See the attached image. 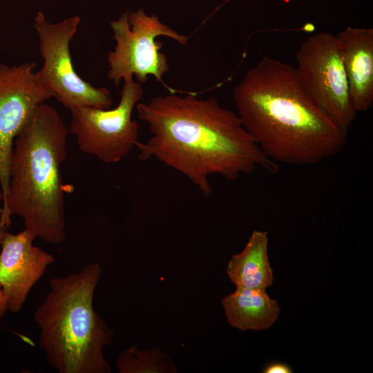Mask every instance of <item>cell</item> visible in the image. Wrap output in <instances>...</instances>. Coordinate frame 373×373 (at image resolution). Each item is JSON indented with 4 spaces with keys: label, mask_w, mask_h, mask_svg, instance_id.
Here are the masks:
<instances>
[{
    "label": "cell",
    "mask_w": 373,
    "mask_h": 373,
    "mask_svg": "<svg viewBox=\"0 0 373 373\" xmlns=\"http://www.w3.org/2000/svg\"><path fill=\"white\" fill-rule=\"evenodd\" d=\"M123 81L120 99L114 108L77 106L69 110V131L75 135L79 149L106 164L119 162L139 142V124L132 114L143 97L144 89L133 77Z\"/></svg>",
    "instance_id": "7"
},
{
    "label": "cell",
    "mask_w": 373,
    "mask_h": 373,
    "mask_svg": "<svg viewBox=\"0 0 373 373\" xmlns=\"http://www.w3.org/2000/svg\"><path fill=\"white\" fill-rule=\"evenodd\" d=\"M335 36L353 108L366 111L373 103V29L349 26Z\"/></svg>",
    "instance_id": "11"
},
{
    "label": "cell",
    "mask_w": 373,
    "mask_h": 373,
    "mask_svg": "<svg viewBox=\"0 0 373 373\" xmlns=\"http://www.w3.org/2000/svg\"><path fill=\"white\" fill-rule=\"evenodd\" d=\"M296 60L297 76L307 93L347 133L357 113L336 36L327 32L310 36L300 45Z\"/></svg>",
    "instance_id": "8"
},
{
    "label": "cell",
    "mask_w": 373,
    "mask_h": 373,
    "mask_svg": "<svg viewBox=\"0 0 373 373\" xmlns=\"http://www.w3.org/2000/svg\"><path fill=\"white\" fill-rule=\"evenodd\" d=\"M4 231L3 228L0 227V245ZM7 312L5 296L0 287V318H2Z\"/></svg>",
    "instance_id": "16"
},
{
    "label": "cell",
    "mask_w": 373,
    "mask_h": 373,
    "mask_svg": "<svg viewBox=\"0 0 373 373\" xmlns=\"http://www.w3.org/2000/svg\"><path fill=\"white\" fill-rule=\"evenodd\" d=\"M98 262L50 280V289L34 314L39 345L48 365L59 373H110L104 348L114 331L93 307L102 275Z\"/></svg>",
    "instance_id": "4"
},
{
    "label": "cell",
    "mask_w": 373,
    "mask_h": 373,
    "mask_svg": "<svg viewBox=\"0 0 373 373\" xmlns=\"http://www.w3.org/2000/svg\"><path fill=\"white\" fill-rule=\"evenodd\" d=\"M265 373H291V367L283 362H274L268 364L263 369Z\"/></svg>",
    "instance_id": "15"
},
{
    "label": "cell",
    "mask_w": 373,
    "mask_h": 373,
    "mask_svg": "<svg viewBox=\"0 0 373 373\" xmlns=\"http://www.w3.org/2000/svg\"><path fill=\"white\" fill-rule=\"evenodd\" d=\"M68 130L57 110L39 104L16 137L8 193L0 213V227L17 215L36 238L52 245L66 238L65 186L61 165L66 156Z\"/></svg>",
    "instance_id": "3"
},
{
    "label": "cell",
    "mask_w": 373,
    "mask_h": 373,
    "mask_svg": "<svg viewBox=\"0 0 373 373\" xmlns=\"http://www.w3.org/2000/svg\"><path fill=\"white\" fill-rule=\"evenodd\" d=\"M80 21L79 16L73 15L52 23L42 11L37 12L33 26L44 59L43 66L37 74L42 84L68 110L77 106L109 108L113 102L110 90L86 82L73 67L70 43Z\"/></svg>",
    "instance_id": "6"
},
{
    "label": "cell",
    "mask_w": 373,
    "mask_h": 373,
    "mask_svg": "<svg viewBox=\"0 0 373 373\" xmlns=\"http://www.w3.org/2000/svg\"><path fill=\"white\" fill-rule=\"evenodd\" d=\"M227 323L241 331H263L278 320L280 308L265 289L236 287L221 300Z\"/></svg>",
    "instance_id": "12"
},
{
    "label": "cell",
    "mask_w": 373,
    "mask_h": 373,
    "mask_svg": "<svg viewBox=\"0 0 373 373\" xmlns=\"http://www.w3.org/2000/svg\"><path fill=\"white\" fill-rule=\"evenodd\" d=\"M119 373H176L171 357L159 347L139 350L132 346L123 350L117 360Z\"/></svg>",
    "instance_id": "14"
},
{
    "label": "cell",
    "mask_w": 373,
    "mask_h": 373,
    "mask_svg": "<svg viewBox=\"0 0 373 373\" xmlns=\"http://www.w3.org/2000/svg\"><path fill=\"white\" fill-rule=\"evenodd\" d=\"M232 93L245 128L277 163L316 164L346 144L347 133L310 97L289 64L264 57Z\"/></svg>",
    "instance_id": "2"
},
{
    "label": "cell",
    "mask_w": 373,
    "mask_h": 373,
    "mask_svg": "<svg viewBox=\"0 0 373 373\" xmlns=\"http://www.w3.org/2000/svg\"><path fill=\"white\" fill-rule=\"evenodd\" d=\"M36 236L25 228L17 234L4 231L0 251V287L7 311L19 312L31 289L55 262L52 254L33 245Z\"/></svg>",
    "instance_id": "10"
},
{
    "label": "cell",
    "mask_w": 373,
    "mask_h": 373,
    "mask_svg": "<svg viewBox=\"0 0 373 373\" xmlns=\"http://www.w3.org/2000/svg\"><path fill=\"white\" fill-rule=\"evenodd\" d=\"M36 64L0 65V185L2 207L10 184L11 160L16 137L33 116L37 107L54 93L35 71Z\"/></svg>",
    "instance_id": "9"
},
{
    "label": "cell",
    "mask_w": 373,
    "mask_h": 373,
    "mask_svg": "<svg viewBox=\"0 0 373 373\" xmlns=\"http://www.w3.org/2000/svg\"><path fill=\"white\" fill-rule=\"evenodd\" d=\"M135 108L151 133L146 142L137 143L138 159L155 158L178 171L206 197L212 192L210 175L233 181L258 168L278 171L277 162L261 151L238 114L215 97L169 94Z\"/></svg>",
    "instance_id": "1"
},
{
    "label": "cell",
    "mask_w": 373,
    "mask_h": 373,
    "mask_svg": "<svg viewBox=\"0 0 373 373\" xmlns=\"http://www.w3.org/2000/svg\"><path fill=\"white\" fill-rule=\"evenodd\" d=\"M268 246V233L254 230L245 248L231 256L226 273L236 287L266 290L272 285Z\"/></svg>",
    "instance_id": "13"
},
{
    "label": "cell",
    "mask_w": 373,
    "mask_h": 373,
    "mask_svg": "<svg viewBox=\"0 0 373 373\" xmlns=\"http://www.w3.org/2000/svg\"><path fill=\"white\" fill-rule=\"evenodd\" d=\"M110 26L116 44L107 55V77L115 86L134 77L141 84L150 76L162 82L169 66L167 57L161 51L162 44L156 38L166 37L181 45H186L189 40V36L178 32L142 8L123 12Z\"/></svg>",
    "instance_id": "5"
}]
</instances>
